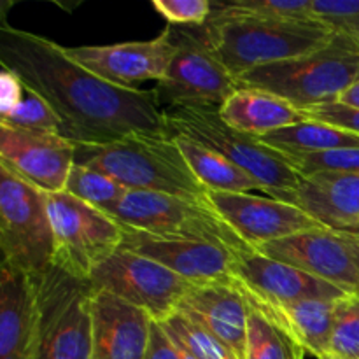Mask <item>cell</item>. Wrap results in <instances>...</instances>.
<instances>
[{
  "label": "cell",
  "mask_w": 359,
  "mask_h": 359,
  "mask_svg": "<svg viewBox=\"0 0 359 359\" xmlns=\"http://www.w3.org/2000/svg\"><path fill=\"white\" fill-rule=\"evenodd\" d=\"M245 300L249 305L248 359H305L307 351L287 330L248 297Z\"/></svg>",
  "instance_id": "26"
},
{
  "label": "cell",
  "mask_w": 359,
  "mask_h": 359,
  "mask_svg": "<svg viewBox=\"0 0 359 359\" xmlns=\"http://www.w3.org/2000/svg\"><path fill=\"white\" fill-rule=\"evenodd\" d=\"M210 18L311 20L314 14H312V0H233V2H212Z\"/></svg>",
  "instance_id": "29"
},
{
  "label": "cell",
  "mask_w": 359,
  "mask_h": 359,
  "mask_svg": "<svg viewBox=\"0 0 359 359\" xmlns=\"http://www.w3.org/2000/svg\"><path fill=\"white\" fill-rule=\"evenodd\" d=\"M328 230L344 231L359 221V174L316 172L304 175L297 189L277 196Z\"/></svg>",
  "instance_id": "21"
},
{
  "label": "cell",
  "mask_w": 359,
  "mask_h": 359,
  "mask_svg": "<svg viewBox=\"0 0 359 359\" xmlns=\"http://www.w3.org/2000/svg\"><path fill=\"white\" fill-rule=\"evenodd\" d=\"M177 312L202 326L237 359H248L249 305L241 286L210 284L195 286L179 305Z\"/></svg>",
  "instance_id": "19"
},
{
  "label": "cell",
  "mask_w": 359,
  "mask_h": 359,
  "mask_svg": "<svg viewBox=\"0 0 359 359\" xmlns=\"http://www.w3.org/2000/svg\"><path fill=\"white\" fill-rule=\"evenodd\" d=\"M74 63L119 88H139L137 83L158 81L167 74L177 46L172 39V28L161 32L151 41L121 42L111 46H79L63 48Z\"/></svg>",
  "instance_id": "13"
},
{
  "label": "cell",
  "mask_w": 359,
  "mask_h": 359,
  "mask_svg": "<svg viewBox=\"0 0 359 359\" xmlns=\"http://www.w3.org/2000/svg\"><path fill=\"white\" fill-rule=\"evenodd\" d=\"M312 14L337 28L359 20V0H312Z\"/></svg>",
  "instance_id": "35"
},
{
  "label": "cell",
  "mask_w": 359,
  "mask_h": 359,
  "mask_svg": "<svg viewBox=\"0 0 359 359\" xmlns=\"http://www.w3.org/2000/svg\"><path fill=\"white\" fill-rule=\"evenodd\" d=\"M161 323L167 332L177 337L196 358L200 359H237L223 344L217 342L209 332L202 328L200 325L193 323L191 319L186 318L181 312H175L170 318H167Z\"/></svg>",
  "instance_id": "30"
},
{
  "label": "cell",
  "mask_w": 359,
  "mask_h": 359,
  "mask_svg": "<svg viewBox=\"0 0 359 359\" xmlns=\"http://www.w3.org/2000/svg\"><path fill=\"white\" fill-rule=\"evenodd\" d=\"M172 39L177 46L174 60L156 91L161 104L221 105L241 90L235 77L216 56L210 55L191 28H172Z\"/></svg>",
  "instance_id": "11"
},
{
  "label": "cell",
  "mask_w": 359,
  "mask_h": 359,
  "mask_svg": "<svg viewBox=\"0 0 359 359\" xmlns=\"http://www.w3.org/2000/svg\"><path fill=\"white\" fill-rule=\"evenodd\" d=\"M210 203L251 249L325 228L291 203L252 193H210Z\"/></svg>",
  "instance_id": "15"
},
{
  "label": "cell",
  "mask_w": 359,
  "mask_h": 359,
  "mask_svg": "<svg viewBox=\"0 0 359 359\" xmlns=\"http://www.w3.org/2000/svg\"><path fill=\"white\" fill-rule=\"evenodd\" d=\"M165 121L172 135L188 137L248 172L272 198L293 191L302 182V175L283 154L265 146L258 137L226 125L217 105H167Z\"/></svg>",
  "instance_id": "5"
},
{
  "label": "cell",
  "mask_w": 359,
  "mask_h": 359,
  "mask_svg": "<svg viewBox=\"0 0 359 359\" xmlns=\"http://www.w3.org/2000/svg\"><path fill=\"white\" fill-rule=\"evenodd\" d=\"M283 158L302 177L316 172L359 174V149H339L318 154H283Z\"/></svg>",
  "instance_id": "32"
},
{
  "label": "cell",
  "mask_w": 359,
  "mask_h": 359,
  "mask_svg": "<svg viewBox=\"0 0 359 359\" xmlns=\"http://www.w3.org/2000/svg\"><path fill=\"white\" fill-rule=\"evenodd\" d=\"M76 165V144L58 133H37L0 125V167L44 193L65 191Z\"/></svg>",
  "instance_id": "14"
},
{
  "label": "cell",
  "mask_w": 359,
  "mask_h": 359,
  "mask_svg": "<svg viewBox=\"0 0 359 359\" xmlns=\"http://www.w3.org/2000/svg\"><path fill=\"white\" fill-rule=\"evenodd\" d=\"M37 280L41 359H91V290L84 280L51 266Z\"/></svg>",
  "instance_id": "9"
},
{
  "label": "cell",
  "mask_w": 359,
  "mask_h": 359,
  "mask_svg": "<svg viewBox=\"0 0 359 359\" xmlns=\"http://www.w3.org/2000/svg\"><path fill=\"white\" fill-rule=\"evenodd\" d=\"M339 102L349 105V107L359 109V79L349 88V90L346 91V93L342 95V97H340Z\"/></svg>",
  "instance_id": "38"
},
{
  "label": "cell",
  "mask_w": 359,
  "mask_h": 359,
  "mask_svg": "<svg viewBox=\"0 0 359 359\" xmlns=\"http://www.w3.org/2000/svg\"><path fill=\"white\" fill-rule=\"evenodd\" d=\"M235 277L242 290L266 305H287L302 300H342L349 297L333 284L259 255L258 251L238 256Z\"/></svg>",
  "instance_id": "17"
},
{
  "label": "cell",
  "mask_w": 359,
  "mask_h": 359,
  "mask_svg": "<svg viewBox=\"0 0 359 359\" xmlns=\"http://www.w3.org/2000/svg\"><path fill=\"white\" fill-rule=\"evenodd\" d=\"M359 79V44L344 32L326 48L286 62L258 67L238 77L241 86L279 95L300 111L339 102Z\"/></svg>",
  "instance_id": "4"
},
{
  "label": "cell",
  "mask_w": 359,
  "mask_h": 359,
  "mask_svg": "<svg viewBox=\"0 0 359 359\" xmlns=\"http://www.w3.org/2000/svg\"><path fill=\"white\" fill-rule=\"evenodd\" d=\"M91 293L114 294L119 300L147 312L153 321L175 314L193 284L167 266L137 252L119 249L88 280Z\"/></svg>",
  "instance_id": "10"
},
{
  "label": "cell",
  "mask_w": 359,
  "mask_h": 359,
  "mask_svg": "<svg viewBox=\"0 0 359 359\" xmlns=\"http://www.w3.org/2000/svg\"><path fill=\"white\" fill-rule=\"evenodd\" d=\"M91 359H146L153 319L114 294L91 293Z\"/></svg>",
  "instance_id": "20"
},
{
  "label": "cell",
  "mask_w": 359,
  "mask_h": 359,
  "mask_svg": "<svg viewBox=\"0 0 359 359\" xmlns=\"http://www.w3.org/2000/svg\"><path fill=\"white\" fill-rule=\"evenodd\" d=\"M226 125L252 137H265L277 130L307 121V114L279 95L259 88L242 86L219 107Z\"/></svg>",
  "instance_id": "22"
},
{
  "label": "cell",
  "mask_w": 359,
  "mask_h": 359,
  "mask_svg": "<svg viewBox=\"0 0 359 359\" xmlns=\"http://www.w3.org/2000/svg\"><path fill=\"white\" fill-rule=\"evenodd\" d=\"M330 358L359 359V297L349 294L337 304Z\"/></svg>",
  "instance_id": "31"
},
{
  "label": "cell",
  "mask_w": 359,
  "mask_h": 359,
  "mask_svg": "<svg viewBox=\"0 0 359 359\" xmlns=\"http://www.w3.org/2000/svg\"><path fill=\"white\" fill-rule=\"evenodd\" d=\"M258 139L280 154H318L339 149H359L358 133L314 119L277 130Z\"/></svg>",
  "instance_id": "25"
},
{
  "label": "cell",
  "mask_w": 359,
  "mask_h": 359,
  "mask_svg": "<svg viewBox=\"0 0 359 359\" xmlns=\"http://www.w3.org/2000/svg\"><path fill=\"white\" fill-rule=\"evenodd\" d=\"M0 125L37 133H62V121L51 105L25 84L21 97L7 112L0 114Z\"/></svg>",
  "instance_id": "28"
},
{
  "label": "cell",
  "mask_w": 359,
  "mask_h": 359,
  "mask_svg": "<svg viewBox=\"0 0 359 359\" xmlns=\"http://www.w3.org/2000/svg\"><path fill=\"white\" fill-rule=\"evenodd\" d=\"M326 359H333V358H326Z\"/></svg>",
  "instance_id": "41"
},
{
  "label": "cell",
  "mask_w": 359,
  "mask_h": 359,
  "mask_svg": "<svg viewBox=\"0 0 359 359\" xmlns=\"http://www.w3.org/2000/svg\"><path fill=\"white\" fill-rule=\"evenodd\" d=\"M53 245L46 193L0 167L2 263L41 279L53 266Z\"/></svg>",
  "instance_id": "8"
},
{
  "label": "cell",
  "mask_w": 359,
  "mask_h": 359,
  "mask_svg": "<svg viewBox=\"0 0 359 359\" xmlns=\"http://www.w3.org/2000/svg\"><path fill=\"white\" fill-rule=\"evenodd\" d=\"M337 32H344V34H347L349 37H353L354 41L359 44V20L358 21H351V23H344L340 25V27L335 28Z\"/></svg>",
  "instance_id": "39"
},
{
  "label": "cell",
  "mask_w": 359,
  "mask_h": 359,
  "mask_svg": "<svg viewBox=\"0 0 359 359\" xmlns=\"http://www.w3.org/2000/svg\"><path fill=\"white\" fill-rule=\"evenodd\" d=\"M344 233L351 235V237L358 238V241H359V221H358L356 224H354V226H351V228H347V230H344Z\"/></svg>",
  "instance_id": "40"
},
{
  "label": "cell",
  "mask_w": 359,
  "mask_h": 359,
  "mask_svg": "<svg viewBox=\"0 0 359 359\" xmlns=\"http://www.w3.org/2000/svg\"><path fill=\"white\" fill-rule=\"evenodd\" d=\"M0 65L53 107L76 146H105L137 133L172 135L156 88H119L74 63L63 46L0 21Z\"/></svg>",
  "instance_id": "1"
},
{
  "label": "cell",
  "mask_w": 359,
  "mask_h": 359,
  "mask_svg": "<svg viewBox=\"0 0 359 359\" xmlns=\"http://www.w3.org/2000/svg\"><path fill=\"white\" fill-rule=\"evenodd\" d=\"M193 30L203 48L235 77L319 51L337 35L332 25L316 18H209L205 25Z\"/></svg>",
  "instance_id": "2"
},
{
  "label": "cell",
  "mask_w": 359,
  "mask_h": 359,
  "mask_svg": "<svg viewBox=\"0 0 359 359\" xmlns=\"http://www.w3.org/2000/svg\"><path fill=\"white\" fill-rule=\"evenodd\" d=\"M37 280L0 265V359H41Z\"/></svg>",
  "instance_id": "18"
},
{
  "label": "cell",
  "mask_w": 359,
  "mask_h": 359,
  "mask_svg": "<svg viewBox=\"0 0 359 359\" xmlns=\"http://www.w3.org/2000/svg\"><path fill=\"white\" fill-rule=\"evenodd\" d=\"M151 6L168 23L181 27H202L212 13L209 0H153Z\"/></svg>",
  "instance_id": "33"
},
{
  "label": "cell",
  "mask_w": 359,
  "mask_h": 359,
  "mask_svg": "<svg viewBox=\"0 0 359 359\" xmlns=\"http://www.w3.org/2000/svg\"><path fill=\"white\" fill-rule=\"evenodd\" d=\"M76 165L102 172L130 191L163 193L210 202L174 135L137 133L105 146H76Z\"/></svg>",
  "instance_id": "3"
},
{
  "label": "cell",
  "mask_w": 359,
  "mask_h": 359,
  "mask_svg": "<svg viewBox=\"0 0 359 359\" xmlns=\"http://www.w3.org/2000/svg\"><path fill=\"white\" fill-rule=\"evenodd\" d=\"M46 196L55 244L53 266L88 283L95 270L121 249L125 230L112 216L67 191Z\"/></svg>",
  "instance_id": "7"
},
{
  "label": "cell",
  "mask_w": 359,
  "mask_h": 359,
  "mask_svg": "<svg viewBox=\"0 0 359 359\" xmlns=\"http://www.w3.org/2000/svg\"><path fill=\"white\" fill-rule=\"evenodd\" d=\"M65 191L79 198L81 202L112 216L130 189L102 172L74 165Z\"/></svg>",
  "instance_id": "27"
},
{
  "label": "cell",
  "mask_w": 359,
  "mask_h": 359,
  "mask_svg": "<svg viewBox=\"0 0 359 359\" xmlns=\"http://www.w3.org/2000/svg\"><path fill=\"white\" fill-rule=\"evenodd\" d=\"M146 359H181L172 339L158 321H153L151 325Z\"/></svg>",
  "instance_id": "36"
},
{
  "label": "cell",
  "mask_w": 359,
  "mask_h": 359,
  "mask_svg": "<svg viewBox=\"0 0 359 359\" xmlns=\"http://www.w3.org/2000/svg\"><path fill=\"white\" fill-rule=\"evenodd\" d=\"M23 88L25 83L21 81V77L2 67L0 70V114L7 112L16 104Z\"/></svg>",
  "instance_id": "37"
},
{
  "label": "cell",
  "mask_w": 359,
  "mask_h": 359,
  "mask_svg": "<svg viewBox=\"0 0 359 359\" xmlns=\"http://www.w3.org/2000/svg\"><path fill=\"white\" fill-rule=\"evenodd\" d=\"M256 251L359 297V241L344 231L309 230L259 245Z\"/></svg>",
  "instance_id": "12"
},
{
  "label": "cell",
  "mask_w": 359,
  "mask_h": 359,
  "mask_svg": "<svg viewBox=\"0 0 359 359\" xmlns=\"http://www.w3.org/2000/svg\"><path fill=\"white\" fill-rule=\"evenodd\" d=\"M304 112L309 119L328 123V125L349 130V132L359 135V109L349 107L342 102H330V104L316 105V107L307 109Z\"/></svg>",
  "instance_id": "34"
},
{
  "label": "cell",
  "mask_w": 359,
  "mask_h": 359,
  "mask_svg": "<svg viewBox=\"0 0 359 359\" xmlns=\"http://www.w3.org/2000/svg\"><path fill=\"white\" fill-rule=\"evenodd\" d=\"M174 140L184 154L193 174L209 193H252L255 189L263 191L255 177L209 147L184 135H174Z\"/></svg>",
  "instance_id": "24"
},
{
  "label": "cell",
  "mask_w": 359,
  "mask_h": 359,
  "mask_svg": "<svg viewBox=\"0 0 359 359\" xmlns=\"http://www.w3.org/2000/svg\"><path fill=\"white\" fill-rule=\"evenodd\" d=\"M125 230L167 241L207 242L237 255L252 252L210 202L149 191H128L112 214Z\"/></svg>",
  "instance_id": "6"
},
{
  "label": "cell",
  "mask_w": 359,
  "mask_h": 359,
  "mask_svg": "<svg viewBox=\"0 0 359 359\" xmlns=\"http://www.w3.org/2000/svg\"><path fill=\"white\" fill-rule=\"evenodd\" d=\"M121 249L161 263L193 286L233 284L237 280L235 269L241 255L207 242L167 241L125 230Z\"/></svg>",
  "instance_id": "16"
},
{
  "label": "cell",
  "mask_w": 359,
  "mask_h": 359,
  "mask_svg": "<svg viewBox=\"0 0 359 359\" xmlns=\"http://www.w3.org/2000/svg\"><path fill=\"white\" fill-rule=\"evenodd\" d=\"M244 294L263 311L269 312L309 354L318 359L330 358L339 300H302L287 305H266L251 297L248 291H244Z\"/></svg>",
  "instance_id": "23"
}]
</instances>
